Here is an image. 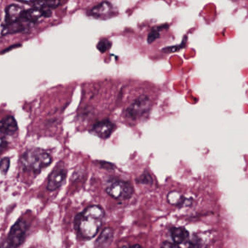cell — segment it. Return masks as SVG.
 Returning <instances> with one entry per match:
<instances>
[{"mask_svg":"<svg viewBox=\"0 0 248 248\" xmlns=\"http://www.w3.org/2000/svg\"><path fill=\"white\" fill-rule=\"evenodd\" d=\"M106 213L102 207L91 205L78 214L74 220V227L78 235L84 239L97 235L103 224Z\"/></svg>","mask_w":248,"mask_h":248,"instance_id":"cell-1","label":"cell"},{"mask_svg":"<svg viewBox=\"0 0 248 248\" xmlns=\"http://www.w3.org/2000/svg\"><path fill=\"white\" fill-rule=\"evenodd\" d=\"M52 158L42 149L27 150L21 157V165L25 171L38 174L42 170L50 165Z\"/></svg>","mask_w":248,"mask_h":248,"instance_id":"cell-2","label":"cell"},{"mask_svg":"<svg viewBox=\"0 0 248 248\" xmlns=\"http://www.w3.org/2000/svg\"><path fill=\"white\" fill-rule=\"evenodd\" d=\"M152 107L150 98L145 95L140 96L125 109V116L131 121H136L148 115Z\"/></svg>","mask_w":248,"mask_h":248,"instance_id":"cell-3","label":"cell"},{"mask_svg":"<svg viewBox=\"0 0 248 248\" xmlns=\"http://www.w3.org/2000/svg\"><path fill=\"white\" fill-rule=\"evenodd\" d=\"M106 192L113 199L117 200H125L132 196L134 194V188L128 182L113 179L108 183Z\"/></svg>","mask_w":248,"mask_h":248,"instance_id":"cell-4","label":"cell"},{"mask_svg":"<svg viewBox=\"0 0 248 248\" xmlns=\"http://www.w3.org/2000/svg\"><path fill=\"white\" fill-rule=\"evenodd\" d=\"M29 224L25 220L20 218L10 230L7 237V244L10 247L17 248L24 243Z\"/></svg>","mask_w":248,"mask_h":248,"instance_id":"cell-5","label":"cell"},{"mask_svg":"<svg viewBox=\"0 0 248 248\" xmlns=\"http://www.w3.org/2000/svg\"><path fill=\"white\" fill-rule=\"evenodd\" d=\"M33 24L24 18L22 16L20 20L17 21L13 22L10 24L4 25L3 26L2 31H1V36H6L8 34H14V33H22V32H29Z\"/></svg>","mask_w":248,"mask_h":248,"instance_id":"cell-6","label":"cell"},{"mask_svg":"<svg viewBox=\"0 0 248 248\" xmlns=\"http://www.w3.org/2000/svg\"><path fill=\"white\" fill-rule=\"evenodd\" d=\"M67 170L62 167H57L48 177L47 190L53 192L61 187L66 179Z\"/></svg>","mask_w":248,"mask_h":248,"instance_id":"cell-7","label":"cell"},{"mask_svg":"<svg viewBox=\"0 0 248 248\" xmlns=\"http://www.w3.org/2000/svg\"><path fill=\"white\" fill-rule=\"evenodd\" d=\"M115 128H116V125L113 122H110L109 119H103L100 122H96L93 125L92 132L100 138L106 139L111 135L114 131Z\"/></svg>","mask_w":248,"mask_h":248,"instance_id":"cell-8","label":"cell"},{"mask_svg":"<svg viewBox=\"0 0 248 248\" xmlns=\"http://www.w3.org/2000/svg\"><path fill=\"white\" fill-rule=\"evenodd\" d=\"M113 13V5L108 1H103V2L97 4L89 12L90 16L98 17V18L110 17Z\"/></svg>","mask_w":248,"mask_h":248,"instance_id":"cell-9","label":"cell"},{"mask_svg":"<svg viewBox=\"0 0 248 248\" xmlns=\"http://www.w3.org/2000/svg\"><path fill=\"white\" fill-rule=\"evenodd\" d=\"M25 10L20 6L17 4H12L7 6L6 8L5 20H4V25L10 24L13 22L17 21L20 20L23 16Z\"/></svg>","mask_w":248,"mask_h":248,"instance_id":"cell-10","label":"cell"},{"mask_svg":"<svg viewBox=\"0 0 248 248\" xmlns=\"http://www.w3.org/2000/svg\"><path fill=\"white\" fill-rule=\"evenodd\" d=\"M17 124L13 116H6L0 121V134L11 135L17 132Z\"/></svg>","mask_w":248,"mask_h":248,"instance_id":"cell-11","label":"cell"},{"mask_svg":"<svg viewBox=\"0 0 248 248\" xmlns=\"http://www.w3.org/2000/svg\"><path fill=\"white\" fill-rule=\"evenodd\" d=\"M170 232L172 240L177 246H179L188 241L189 237V232L183 227H173L170 229Z\"/></svg>","mask_w":248,"mask_h":248,"instance_id":"cell-12","label":"cell"},{"mask_svg":"<svg viewBox=\"0 0 248 248\" xmlns=\"http://www.w3.org/2000/svg\"><path fill=\"white\" fill-rule=\"evenodd\" d=\"M113 239V230L110 228H106L103 230L95 242L96 247L106 248L111 244Z\"/></svg>","mask_w":248,"mask_h":248,"instance_id":"cell-13","label":"cell"},{"mask_svg":"<svg viewBox=\"0 0 248 248\" xmlns=\"http://www.w3.org/2000/svg\"><path fill=\"white\" fill-rule=\"evenodd\" d=\"M61 4V0H38L33 6L43 10H52L58 8Z\"/></svg>","mask_w":248,"mask_h":248,"instance_id":"cell-14","label":"cell"},{"mask_svg":"<svg viewBox=\"0 0 248 248\" xmlns=\"http://www.w3.org/2000/svg\"><path fill=\"white\" fill-rule=\"evenodd\" d=\"M168 202L173 205H179L183 203L184 198L179 192L172 191L169 192L167 196Z\"/></svg>","mask_w":248,"mask_h":248,"instance_id":"cell-15","label":"cell"},{"mask_svg":"<svg viewBox=\"0 0 248 248\" xmlns=\"http://www.w3.org/2000/svg\"><path fill=\"white\" fill-rule=\"evenodd\" d=\"M137 182L141 184L144 185H152L153 183V180L152 179L151 176L148 172L145 171L140 178H139Z\"/></svg>","mask_w":248,"mask_h":248,"instance_id":"cell-16","label":"cell"},{"mask_svg":"<svg viewBox=\"0 0 248 248\" xmlns=\"http://www.w3.org/2000/svg\"><path fill=\"white\" fill-rule=\"evenodd\" d=\"M111 42L110 41L107 40V39H102L97 44V49L99 51L101 52H105L110 49V46H111Z\"/></svg>","mask_w":248,"mask_h":248,"instance_id":"cell-17","label":"cell"},{"mask_svg":"<svg viewBox=\"0 0 248 248\" xmlns=\"http://www.w3.org/2000/svg\"><path fill=\"white\" fill-rule=\"evenodd\" d=\"M10 159L7 157L1 159L0 161V171L2 174H6L10 168Z\"/></svg>","mask_w":248,"mask_h":248,"instance_id":"cell-18","label":"cell"},{"mask_svg":"<svg viewBox=\"0 0 248 248\" xmlns=\"http://www.w3.org/2000/svg\"><path fill=\"white\" fill-rule=\"evenodd\" d=\"M160 31L159 27H157V29H153L150 32L147 36V42L149 44L153 43L154 41L160 37Z\"/></svg>","mask_w":248,"mask_h":248,"instance_id":"cell-19","label":"cell"},{"mask_svg":"<svg viewBox=\"0 0 248 248\" xmlns=\"http://www.w3.org/2000/svg\"><path fill=\"white\" fill-rule=\"evenodd\" d=\"M8 147V142L4 138H0V155L5 151Z\"/></svg>","mask_w":248,"mask_h":248,"instance_id":"cell-20","label":"cell"},{"mask_svg":"<svg viewBox=\"0 0 248 248\" xmlns=\"http://www.w3.org/2000/svg\"><path fill=\"white\" fill-rule=\"evenodd\" d=\"M162 247L164 248H176L179 247V246L175 244L174 243H169V242H163V244H162Z\"/></svg>","mask_w":248,"mask_h":248,"instance_id":"cell-21","label":"cell"},{"mask_svg":"<svg viewBox=\"0 0 248 248\" xmlns=\"http://www.w3.org/2000/svg\"><path fill=\"white\" fill-rule=\"evenodd\" d=\"M17 1L23 3V4H32L33 5L38 0H17Z\"/></svg>","mask_w":248,"mask_h":248,"instance_id":"cell-22","label":"cell"},{"mask_svg":"<svg viewBox=\"0 0 248 248\" xmlns=\"http://www.w3.org/2000/svg\"><path fill=\"white\" fill-rule=\"evenodd\" d=\"M18 46H20V45H13V46L9 47V48H7V49L4 50H3L2 52H1V53L3 54L4 53V52H8V51H10V50L14 49V48H17V47Z\"/></svg>","mask_w":248,"mask_h":248,"instance_id":"cell-23","label":"cell"}]
</instances>
